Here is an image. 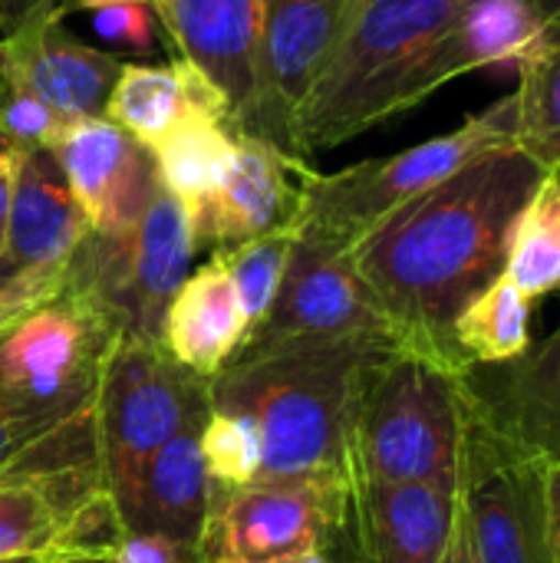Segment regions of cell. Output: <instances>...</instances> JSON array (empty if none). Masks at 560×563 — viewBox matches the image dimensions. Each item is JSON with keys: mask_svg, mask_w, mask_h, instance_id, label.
Segmentation results:
<instances>
[{"mask_svg": "<svg viewBox=\"0 0 560 563\" xmlns=\"http://www.w3.org/2000/svg\"><path fill=\"white\" fill-rule=\"evenodd\" d=\"M541 175L515 145L492 152L396 208L350 247L399 346L465 369L452 323L502 274L508 228Z\"/></svg>", "mask_w": 560, "mask_h": 563, "instance_id": "1", "label": "cell"}, {"mask_svg": "<svg viewBox=\"0 0 560 563\" xmlns=\"http://www.w3.org/2000/svg\"><path fill=\"white\" fill-rule=\"evenodd\" d=\"M393 340L340 336L241 350L211 379V409L254 422L261 478H343L356 386Z\"/></svg>", "mask_w": 560, "mask_h": 563, "instance_id": "2", "label": "cell"}, {"mask_svg": "<svg viewBox=\"0 0 560 563\" xmlns=\"http://www.w3.org/2000/svg\"><path fill=\"white\" fill-rule=\"evenodd\" d=\"M469 402L462 369L409 346H383L363 366L347 478L459 485Z\"/></svg>", "mask_w": 560, "mask_h": 563, "instance_id": "3", "label": "cell"}, {"mask_svg": "<svg viewBox=\"0 0 560 563\" xmlns=\"http://www.w3.org/2000/svg\"><path fill=\"white\" fill-rule=\"evenodd\" d=\"M452 0H350L297 119V158L337 148L399 115L403 82L419 53L455 20Z\"/></svg>", "mask_w": 560, "mask_h": 563, "instance_id": "4", "label": "cell"}, {"mask_svg": "<svg viewBox=\"0 0 560 563\" xmlns=\"http://www.w3.org/2000/svg\"><path fill=\"white\" fill-rule=\"evenodd\" d=\"M515 145V92L469 115L452 132L426 139L389 158H366L350 168L320 175L304 168L290 228L353 247L370 228L406 201L442 185L472 162Z\"/></svg>", "mask_w": 560, "mask_h": 563, "instance_id": "5", "label": "cell"}, {"mask_svg": "<svg viewBox=\"0 0 560 563\" xmlns=\"http://www.w3.org/2000/svg\"><path fill=\"white\" fill-rule=\"evenodd\" d=\"M198 254L185 208L158 188L145 214L122 231H86L66 257L63 294L109 340L158 343L165 310Z\"/></svg>", "mask_w": 560, "mask_h": 563, "instance_id": "6", "label": "cell"}, {"mask_svg": "<svg viewBox=\"0 0 560 563\" xmlns=\"http://www.w3.org/2000/svg\"><path fill=\"white\" fill-rule=\"evenodd\" d=\"M208 386L211 379L175 363L162 343H109L96 393V465L122 521H129L149 459L178 432L205 426Z\"/></svg>", "mask_w": 560, "mask_h": 563, "instance_id": "7", "label": "cell"}, {"mask_svg": "<svg viewBox=\"0 0 560 563\" xmlns=\"http://www.w3.org/2000/svg\"><path fill=\"white\" fill-rule=\"evenodd\" d=\"M343 495V478H257L211 488L198 563H287L327 551Z\"/></svg>", "mask_w": 560, "mask_h": 563, "instance_id": "8", "label": "cell"}, {"mask_svg": "<svg viewBox=\"0 0 560 563\" xmlns=\"http://www.w3.org/2000/svg\"><path fill=\"white\" fill-rule=\"evenodd\" d=\"M459 505L479 563H554L545 462L485 429L472 412L459 462Z\"/></svg>", "mask_w": 560, "mask_h": 563, "instance_id": "9", "label": "cell"}, {"mask_svg": "<svg viewBox=\"0 0 560 563\" xmlns=\"http://www.w3.org/2000/svg\"><path fill=\"white\" fill-rule=\"evenodd\" d=\"M340 336H370V340L399 343L373 290L353 267L350 247L317 234L294 231V247L287 257L281 290L267 317L251 330L241 350H261L290 340H340Z\"/></svg>", "mask_w": 560, "mask_h": 563, "instance_id": "10", "label": "cell"}, {"mask_svg": "<svg viewBox=\"0 0 560 563\" xmlns=\"http://www.w3.org/2000/svg\"><path fill=\"white\" fill-rule=\"evenodd\" d=\"M347 7L350 0H261L254 96L234 132L264 139L297 158L294 119L343 26Z\"/></svg>", "mask_w": 560, "mask_h": 563, "instance_id": "11", "label": "cell"}, {"mask_svg": "<svg viewBox=\"0 0 560 563\" xmlns=\"http://www.w3.org/2000/svg\"><path fill=\"white\" fill-rule=\"evenodd\" d=\"M459 485L347 478L327 544L333 563H439L455 528Z\"/></svg>", "mask_w": 560, "mask_h": 563, "instance_id": "12", "label": "cell"}, {"mask_svg": "<svg viewBox=\"0 0 560 563\" xmlns=\"http://www.w3.org/2000/svg\"><path fill=\"white\" fill-rule=\"evenodd\" d=\"M109 343L89 313L53 297L0 336V386L33 402H86L99 393Z\"/></svg>", "mask_w": 560, "mask_h": 563, "instance_id": "13", "label": "cell"}, {"mask_svg": "<svg viewBox=\"0 0 560 563\" xmlns=\"http://www.w3.org/2000/svg\"><path fill=\"white\" fill-rule=\"evenodd\" d=\"M63 16L59 0L26 3L17 26L0 40V76L26 86L66 119L102 115L125 59L73 36Z\"/></svg>", "mask_w": 560, "mask_h": 563, "instance_id": "14", "label": "cell"}, {"mask_svg": "<svg viewBox=\"0 0 560 563\" xmlns=\"http://www.w3.org/2000/svg\"><path fill=\"white\" fill-rule=\"evenodd\" d=\"M469 412L545 465H560V323L521 356L462 369Z\"/></svg>", "mask_w": 560, "mask_h": 563, "instance_id": "15", "label": "cell"}, {"mask_svg": "<svg viewBox=\"0 0 560 563\" xmlns=\"http://www.w3.org/2000/svg\"><path fill=\"white\" fill-rule=\"evenodd\" d=\"M89 231L135 224L162 188L155 155L106 115L73 119L53 145Z\"/></svg>", "mask_w": 560, "mask_h": 563, "instance_id": "16", "label": "cell"}, {"mask_svg": "<svg viewBox=\"0 0 560 563\" xmlns=\"http://www.w3.org/2000/svg\"><path fill=\"white\" fill-rule=\"evenodd\" d=\"M541 46V20L531 0H469L455 20L419 53L403 92L399 115L422 106L436 89L472 69H515Z\"/></svg>", "mask_w": 560, "mask_h": 563, "instance_id": "17", "label": "cell"}, {"mask_svg": "<svg viewBox=\"0 0 560 563\" xmlns=\"http://www.w3.org/2000/svg\"><path fill=\"white\" fill-rule=\"evenodd\" d=\"M304 168V162L284 155L271 142L234 132L231 162L211 198L191 218L198 251L244 244L290 224Z\"/></svg>", "mask_w": 560, "mask_h": 563, "instance_id": "18", "label": "cell"}, {"mask_svg": "<svg viewBox=\"0 0 560 563\" xmlns=\"http://www.w3.org/2000/svg\"><path fill=\"white\" fill-rule=\"evenodd\" d=\"M152 10L178 56L195 63L221 89L234 129L254 96L261 0H155Z\"/></svg>", "mask_w": 560, "mask_h": 563, "instance_id": "19", "label": "cell"}, {"mask_svg": "<svg viewBox=\"0 0 560 563\" xmlns=\"http://www.w3.org/2000/svg\"><path fill=\"white\" fill-rule=\"evenodd\" d=\"M248 333L251 327L231 274L224 261L211 254V261L188 271L182 287L175 290L162 320L158 343L195 376L215 379L244 346Z\"/></svg>", "mask_w": 560, "mask_h": 563, "instance_id": "20", "label": "cell"}, {"mask_svg": "<svg viewBox=\"0 0 560 563\" xmlns=\"http://www.w3.org/2000/svg\"><path fill=\"white\" fill-rule=\"evenodd\" d=\"M89 231L53 148H23L13 178L7 257L23 267L63 264Z\"/></svg>", "mask_w": 560, "mask_h": 563, "instance_id": "21", "label": "cell"}, {"mask_svg": "<svg viewBox=\"0 0 560 563\" xmlns=\"http://www.w3.org/2000/svg\"><path fill=\"white\" fill-rule=\"evenodd\" d=\"M102 115L139 139L145 148H152L162 135L191 115H221L231 122V109L221 89L182 56L165 66L122 63Z\"/></svg>", "mask_w": 560, "mask_h": 563, "instance_id": "22", "label": "cell"}, {"mask_svg": "<svg viewBox=\"0 0 560 563\" xmlns=\"http://www.w3.org/2000/svg\"><path fill=\"white\" fill-rule=\"evenodd\" d=\"M198 435L201 426L185 429L149 459L135 492V505L125 521V528L132 531L162 534L195 554L211 495Z\"/></svg>", "mask_w": 560, "mask_h": 563, "instance_id": "23", "label": "cell"}, {"mask_svg": "<svg viewBox=\"0 0 560 563\" xmlns=\"http://www.w3.org/2000/svg\"><path fill=\"white\" fill-rule=\"evenodd\" d=\"M102 485L99 468H13L0 472V563L50 558L59 548L69 508Z\"/></svg>", "mask_w": 560, "mask_h": 563, "instance_id": "24", "label": "cell"}, {"mask_svg": "<svg viewBox=\"0 0 560 563\" xmlns=\"http://www.w3.org/2000/svg\"><path fill=\"white\" fill-rule=\"evenodd\" d=\"M99 468L96 396L86 402H33L0 386V472Z\"/></svg>", "mask_w": 560, "mask_h": 563, "instance_id": "25", "label": "cell"}, {"mask_svg": "<svg viewBox=\"0 0 560 563\" xmlns=\"http://www.w3.org/2000/svg\"><path fill=\"white\" fill-rule=\"evenodd\" d=\"M234 152V129L221 115H191L152 145L162 188L185 208L188 221L218 188Z\"/></svg>", "mask_w": 560, "mask_h": 563, "instance_id": "26", "label": "cell"}, {"mask_svg": "<svg viewBox=\"0 0 560 563\" xmlns=\"http://www.w3.org/2000/svg\"><path fill=\"white\" fill-rule=\"evenodd\" d=\"M502 277L528 300L560 294V172H545L515 214Z\"/></svg>", "mask_w": 560, "mask_h": 563, "instance_id": "27", "label": "cell"}, {"mask_svg": "<svg viewBox=\"0 0 560 563\" xmlns=\"http://www.w3.org/2000/svg\"><path fill=\"white\" fill-rule=\"evenodd\" d=\"M531 313L535 300L498 274L452 323V346L462 366H498L521 356L531 346Z\"/></svg>", "mask_w": 560, "mask_h": 563, "instance_id": "28", "label": "cell"}, {"mask_svg": "<svg viewBox=\"0 0 560 563\" xmlns=\"http://www.w3.org/2000/svg\"><path fill=\"white\" fill-rule=\"evenodd\" d=\"M515 148L541 172H560V46H541L518 66Z\"/></svg>", "mask_w": 560, "mask_h": 563, "instance_id": "29", "label": "cell"}, {"mask_svg": "<svg viewBox=\"0 0 560 563\" xmlns=\"http://www.w3.org/2000/svg\"><path fill=\"white\" fill-rule=\"evenodd\" d=\"M290 247H294V228L284 224L277 231H267V234L254 238V241L215 251L224 261L228 274H231V284H234V290L241 297V307H244V317H248L251 330L267 317V310H271V303H274V297L281 290Z\"/></svg>", "mask_w": 560, "mask_h": 563, "instance_id": "30", "label": "cell"}, {"mask_svg": "<svg viewBox=\"0 0 560 563\" xmlns=\"http://www.w3.org/2000/svg\"><path fill=\"white\" fill-rule=\"evenodd\" d=\"M198 445L211 488H241L261 478V439L251 419L228 409H211Z\"/></svg>", "mask_w": 560, "mask_h": 563, "instance_id": "31", "label": "cell"}, {"mask_svg": "<svg viewBox=\"0 0 560 563\" xmlns=\"http://www.w3.org/2000/svg\"><path fill=\"white\" fill-rule=\"evenodd\" d=\"M73 119L46 106L26 86L0 76V135L17 148H53Z\"/></svg>", "mask_w": 560, "mask_h": 563, "instance_id": "32", "label": "cell"}, {"mask_svg": "<svg viewBox=\"0 0 560 563\" xmlns=\"http://www.w3.org/2000/svg\"><path fill=\"white\" fill-rule=\"evenodd\" d=\"M92 30L112 49L145 56L158 43V16L152 3H109L92 10Z\"/></svg>", "mask_w": 560, "mask_h": 563, "instance_id": "33", "label": "cell"}, {"mask_svg": "<svg viewBox=\"0 0 560 563\" xmlns=\"http://www.w3.org/2000/svg\"><path fill=\"white\" fill-rule=\"evenodd\" d=\"M63 274H66V261L46 264V267H23L20 274H13L0 287V336L33 307L59 297L63 294Z\"/></svg>", "mask_w": 560, "mask_h": 563, "instance_id": "34", "label": "cell"}, {"mask_svg": "<svg viewBox=\"0 0 560 563\" xmlns=\"http://www.w3.org/2000/svg\"><path fill=\"white\" fill-rule=\"evenodd\" d=\"M106 563H198V554L149 531L125 528L119 541L102 554Z\"/></svg>", "mask_w": 560, "mask_h": 563, "instance_id": "35", "label": "cell"}, {"mask_svg": "<svg viewBox=\"0 0 560 563\" xmlns=\"http://www.w3.org/2000/svg\"><path fill=\"white\" fill-rule=\"evenodd\" d=\"M17 145H10L0 135V254H7V221H10V198H13V178H17V162H20Z\"/></svg>", "mask_w": 560, "mask_h": 563, "instance_id": "36", "label": "cell"}, {"mask_svg": "<svg viewBox=\"0 0 560 563\" xmlns=\"http://www.w3.org/2000/svg\"><path fill=\"white\" fill-rule=\"evenodd\" d=\"M545 508H548L551 561L560 563V465H545Z\"/></svg>", "mask_w": 560, "mask_h": 563, "instance_id": "37", "label": "cell"}, {"mask_svg": "<svg viewBox=\"0 0 560 563\" xmlns=\"http://www.w3.org/2000/svg\"><path fill=\"white\" fill-rule=\"evenodd\" d=\"M439 563H479L475 561V551H472V541H469V528H465V518H462V505H459V515H455V528H452V541L442 554Z\"/></svg>", "mask_w": 560, "mask_h": 563, "instance_id": "38", "label": "cell"}, {"mask_svg": "<svg viewBox=\"0 0 560 563\" xmlns=\"http://www.w3.org/2000/svg\"><path fill=\"white\" fill-rule=\"evenodd\" d=\"M531 3L541 20V46H560V0H531Z\"/></svg>", "mask_w": 560, "mask_h": 563, "instance_id": "39", "label": "cell"}, {"mask_svg": "<svg viewBox=\"0 0 560 563\" xmlns=\"http://www.w3.org/2000/svg\"><path fill=\"white\" fill-rule=\"evenodd\" d=\"M69 10H99V7H109V3H155V0H59Z\"/></svg>", "mask_w": 560, "mask_h": 563, "instance_id": "40", "label": "cell"}, {"mask_svg": "<svg viewBox=\"0 0 560 563\" xmlns=\"http://www.w3.org/2000/svg\"><path fill=\"white\" fill-rule=\"evenodd\" d=\"M43 563H106L102 558H83V554H59V558H43Z\"/></svg>", "mask_w": 560, "mask_h": 563, "instance_id": "41", "label": "cell"}, {"mask_svg": "<svg viewBox=\"0 0 560 563\" xmlns=\"http://www.w3.org/2000/svg\"><path fill=\"white\" fill-rule=\"evenodd\" d=\"M13 274H20V267H17L7 254H0V287H3Z\"/></svg>", "mask_w": 560, "mask_h": 563, "instance_id": "42", "label": "cell"}, {"mask_svg": "<svg viewBox=\"0 0 560 563\" xmlns=\"http://www.w3.org/2000/svg\"><path fill=\"white\" fill-rule=\"evenodd\" d=\"M287 563H333L323 551H314V554H304V558H297V561H287Z\"/></svg>", "mask_w": 560, "mask_h": 563, "instance_id": "43", "label": "cell"}, {"mask_svg": "<svg viewBox=\"0 0 560 563\" xmlns=\"http://www.w3.org/2000/svg\"><path fill=\"white\" fill-rule=\"evenodd\" d=\"M3 563H43L40 558H20V561H3Z\"/></svg>", "mask_w": 560, "mask_h": 563, "instance_id": "44", "label": "cell"}, {"mask_svg": "<svg viewBox=\"0 0 560 563\" xmlns=\"http://www.w3.org/2000/svg\"><path fill=\"white\" fill-rule=\"evenodd\" d=\"M452 3H469V0H452Z\"/></svg>", "mask_w": 560, "mask_h": 563, "instance_id": "45", "label": "cell"}, {"mask_svg": "<svg viewBox=\"0 0 560 563\" xmlns=\"http://www.w3.org/2000/svg\"><path fill=\"white\" fill-rule=\"evenodd\" d=\"M0 3H3V0H0Z\"/></svg>", "mask_w": 560, "mask_h": 563, "instance_id": "46", "label": "cell"}]
</instances>
